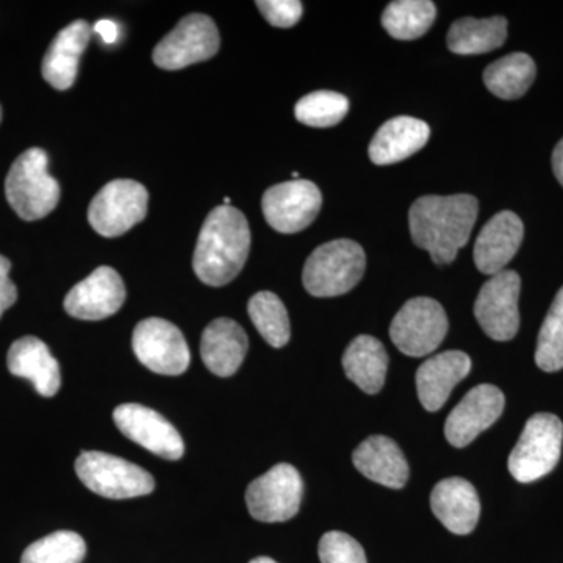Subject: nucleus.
Returning <instances> with one entry per match:
<instances>
[{
	"instance_id": "obj_24",
	"label": "nucleus",
	"mask_w": 563,
	"mask_h": 563,
	"mask_svg": "<svg viewBox=\"0 0 563 563\" xmlns=\"http://www.w3.org/2000/svg\"><path fill=\"white\" fill-rule=\"evenodd\" d=\"M431 129L417 118L398 117L385 122L369 144V158L376 165H393L412 157L428 143Z\"/></svg>"
},
{
	"instance_id": "obj_4",
	"label": "nucleus",
	"mask_w": 563,
	"mask_h": 563,
	"mask_svg": "<svg viewBox=\"0 0 563 563\" xmlns=\"http://www.w3.org/2000/svg\"><path fill=\"white\" fill-rule=\"evenodd\" d=\"M366 257L361 244L333 240L321 244L307 258L302 282L314 298H335L351 291L365 274Z\"/></svg>"
},
{
	"instance_id": "obj_17",
	"label": "nucleus",
	"mask_w": 563,
	"mask_h": 563,
	"mask_svg": "<svg viewBox=\"0 0 563 563\" xmlns=\"http://www.w3.org/2000/svg\"><path fill=\"white\" fill-rule=\"evenodd\" d=\"M523 236L525 225L518 214L509 210L495 214L484 225L474 244V263L477 269L487 276L504 272L507 263L520 250Z\"/></svg>"
},
{
	"instance_id": "obj_12",
	"label": "nucleus",
	"mask_w": 563,
	"mask_h": 563,
	"mask_svg": "<svg viewBox=\"0 0 563 563\" xmlns=\"http://www.w3.org/2000/svg\"><path fill=\"white\" fill-rule=\"evenodd\" d=\"M521 279L518 273L504 269L481 288L474 302V317L483 331L496 342H509L520 329Z\"/></svg>"
},
{
	"instance_id": "obj_26",
	"label": "nucleus",
	"mask_w": 563,
	"mask_h": 563,
	"mask_svg": "<svg viewBox=\"0 0 563 563\" xmlns=\"http://www.w3.org/2000/svg\"><path fill=\"white\" fill-rule=\"evenodd\" d=\"M507 38V20L503 16L488 20L463 18L455 21L448 32V49L457 55H481L498 49Z\"/></svg>"
},
{
	"instance_id": "obj_10",
	"label": "nucleus",
	"mask_w": 563,
	"mask_h": 563,
	"mask_svg": "<svg viewBox=\"0 0 563 563\" xmlns=\"http://www.w3.org/2000/svg\"><path fill=\"white\" fill-rule=\"evenodd\" d=\"M220 49V32L206 14H188L157 44L155 65L166 70H177L210 60Z\"/></svg>"
},
{
	"instance_id": "obj_29",
	"label": "nucleus",
	"mask_w": 563,
	"mask_h": 563,
	"mask_svg": "<svg viewBox=\"0 0 563 563\" xmlns=\"http://www.w3.org/2000/svg\"><path fill=\"white\" fill-rule=\"evenodd\" d=\"M247 313L269 346L282 347L290 342V318L279 296L272 291L257 292L247 303Z\"/></svg>"
},
{
	"instance_id": "obj_23",
	"label": "nucleus",
	"mask_w": 563,
	"mask_h": 563,
	"mask_svg": "<svg viewBox=\"0 0 563 563\" xmlns=\"http://www.w3.org/2000/svg\"><path fill=\"white\" fill-rule=\"evenodd\" d=\"M352 462L363 476L384 487L402 488L409 481V463L388 437L366 439L352 454Z\"/></svg>"
},
{
	"instance_id": "obj_19",
	"label": "nucleus",
	"mask_w": 563,
	"mask_h": 563,
	"mask_svg": "<svg viewBox=\"0 0 563 563\" xmlns=\"http://www.w3.org/2000/svg\"><path fill=\"white\" fill-rule=\"evenodd\" d=\"M431 507L444 528L455 536H468L479 521V496L476 488L462 477L440 481L433 487Z\"/></svg>"
},
{
	"instance_id": "obj_39",
	"label": "nucleus",
	"mask_w": 563,
	"mask_h": 563,
	"mask_svg": "<svg viewBox=\"0 0 563 563\" xmlns=\"http://www.w3.org/2000/svg\"><path fill=\"white\" fill-rule=\"evenodd\" d=\"M0 120H2V107H0Z\"/></svg>"
},
{
	"instance_id": "obj_28",
	"label": "nucleus",
	"mask_w": 563,
	"mask_h": 563,
	"mask_svg": "<svg viewBox=\"0 0 563 563\" xmlns=\"http://www.w3.org/2000/svg\"><path fill=\"white\" fill-rule=\"evenodd\" d=\"M435 16L431 0H396L385 9L383 25L393 38L417 40L432 27Z\"/></svg>"
},
{
	"instance_id": "obj_9",
	"label": "nucleus",
	"mask_w": 563,
	"mask_h": 563,
	"mask_svg": "<svg viewBox=\"0 0 563 563\" xmlns=\"http://www.w3.org/2000/svg\"><path fill=\"white\" fill-rule=\"evenodd\" d=\"M303 485L301 474L290 463H279L246 490L250 514L263 523H282L299 512Z\"/></svg>"
},
{
	"instance_id": "obj_27",
	"label": "nucleus",
	"mask_w": 563,
	"mask_h": 563,
	"mask_svg": "<svg viewBox=\"0 0 563 563\" xmlns=\"http://www.w3.org/2000/svg\"><path fill=\"white\" fill-rule=\"evenodd\" d=\"M537 76V66L528 54L506 55L492 63L484 73V84L496 98L514 101L531 88Z\"/></svg>"
},
{
	"instance_id": "obj_15",
	"label": "nucleus",
	"mask_w": 563,
	"mask_h": 563,
	"mask_svg": "<svg viewBox=\"0 0 563 563\" xmlns=\"http://www.w3.org/2000/svg\"><path fill=\"white\" fill-rule=\"evenodd\" d=\"M506 399L495 385L483 384L466 393L455 406L444 426L448 442L455 448H465L485 429L498 421L504 412Z\"/></svg>"
},
{
	"instance_id": "obj_16",
	"label": "nucleus",
	"mask_w": 563,
	"mask_h": 563,
	"mask_svg": "<svg viewBox=\"0 0 563 563\" xmlns=\"http://www.w3.org/2000/svg\"><path fill=\"white\" fill-rule=\"evenodd\" d=\"M125 287L120 274L110 266H99L66 295L65 310L77 320H106L121 309Z\"/></svg>"
},
{
	"instance_id": "obj_22",
	"label": "nucleus",
	"mask_w": 563,
	"mask_h": 563,
	"mask_svg": "<svg viewBox=\"0 0 563 563\" xmlns=\"http://www.w3.org/2000/svg\"><path fill=\"white\" fill-rule=\"evenodd\" d=\"M91 38L88 22L76 21L63 29L44 55L43 77L55 90H69L76 81L81 54Z\"/></svg>"
},
{
	"instance_id": "obj_5",
	"label": "nucleus",
	"mask_w": 563,
	"mask_h": 563,
	"mask_svg": "<svg viewBox=\"0 0 563 563\" xmlns=\"http://www.w3.org/2000/svg\"><path fill=\"white\" fill-rule=\"evenodd\" d=\"M563 424L553 413H537L526 422L509 457V472L518 483L529 484L555 468L562 454Z\"/></svg>"
},
{
	"instance_id": "obj_1",
	"label": "nucleus",
	"mask_w": 563,
	"mask_h": 563,
	"mask_svg": "<svg viewBox=\"0 0 563 563\" xmlns=\"http://www.w3.org/2000/svg\"><path fill=\"white\" fill-rule=\"evenodd\" d=\"M479 203L472 195L422 196L410 207V235L435 265H450L468 243Z\"/></svg>"
},
{
	"instance_id": "obj_6",
	"label": "nucleus",
	"mask_w": 563,
	"mask_h": 563,
	"mask_svg": "<svg viewBox=\"0 0 563 563\" xmlns=\"http://www.w3.org/2000/svg\"><path fill=\"white\" fill-rule=\"evenodd\" d=\"M76 473L85 487L109 499L150 495L155 481L146 470L101 451H84L77 457Z\"/></svg>"
},
{
	"instance_id": "obj_37",
	"label": "nucleus",
	"mask_w": 563,
	"mask_h": 563,
	"mask_svg": "<svg viewBox=\"0 0 563 563\" xmlns=\"http://www.w3.org/2000/svg\"><path fill=\"white\" fill-rule=\"evenodd\" d=\"M553 172L563 187V139L559 141L553 152Z\"/></svg>"
},
{
	"instance_id": "obj_20",
	"label": "nucleus",
	"mask_w": 563,
	"mask_h": 563,
	"mask_svg": "<svg viewBox=\"0 0 563 563\" xmlns=\"http://www.w3.org/2000/svg\"><path fill=\"white\" fill-rule=\"evenodd\" d=\"M7 365L13 376L31 380L44 398H52L62 385L60 365L46 343L36 336H22L11 344Z\"/></svg>"
},
{
	"instance_id": "obj_14",
	"label": "nucleus",
	"mask_w": 563,
	"mask_h": 563,
	"mask_svg": "<svg viewBox=\"0 0 563 563\" xmlns=\"http://www.w3.org/2000/svg\"><path fill=\"white\" fill-rule=\"evenodd\" d=\"M113 420L128 439L146 448L152 454L168 461H179L184 455L185 444L180 433L172 422L150 407L122 404L114 409Z\"/></svg>"
},
{
	"instance_id": "obj_30",
	"label": "nucleus",
	"mask_w": 563,
	"mask_h": 563,
	"mask_svg": "<svg viewBox=\"0 0 563 563\" xmlns=\"http://www.w3.org/2000/svg\"><path fill=\"white\" fill-rule=\"evenodd\" d=\"M87 543L79 533L58 531L32 543L22 554L21 563H81Z\"/></svg>"
},
{
	"instance_id": "obj_18",
	"label": "nucleus",
	"mask_w": 563,
	"mask_h": 563,
	"mask_svg": "<svg viewBox=\"0 0 563 563\" xmlns=\"http://www.w3.org/2000/svg\"><path fill=\"white\" fill-rule=\"evenodd\" d=\"M472 372V358L462 351H446L428 358L417 372L418 398L429 412L442 409L455 385Z\"/></svg>"
},
{
	"instance_id": "obj_35",
	"label": "nucleus",
	"mask_w": 563,
	"mask_h": 563,
	"mask_svg": "<svg viewBox=\"0 0 563 563\" xmlns=\"http://www.w3.org/2000/svg\"><path fill=\"white\" fill-rule=\"evenodd\" d=\"M11 263L0 255V318L18 299L16 285L10 279Z\"/></svg>"
},
{
	"instance_id": "obj_31",
	"label": "nucleus",
	"mask_w": 563,
	"mask_h": 563,
	"mask_svg": "<svg viewBox=\"0 0 563 563\" xmlns=\"http://www.w3.org/2000/svg\"><path fill=\"white\" fill-rule=\"evenodd\" d=\"M536 363L547 373L561 372L563 368V287L555 296L540 329Z\"/></svg>"
},
{
	"instance_id": "obj_36",
	"label": "nucleus",
	"mask_w": 563,
	"mask_h": 563,
	"mask_svg": "<svg viewBox=\"0 0 563 563\" xmlns=\"http://www.w3.org/2000/svg\"><path fill=\"white\" fill-rule=\"evenodd\" d=\"M95 32L101 35L103 43L113 44L114 41L118 40V25L114 22L109 20L99 21L98 24L95 25Z\"/></svg>"
},
{
	"instance_id": "obj_38",
	"label": "nucleus",
	"mask_w": 563,
	"mask_h": 563,
	"mask_svg": "<svg viewBox=\"0 0 563 563\" xmlns=\"http://www.w3.org/2000/svg\"><path fill=\"white\" fill-rule=\"evenodd\" d=\"M250 563H277V562L273 561V559H269V558H257V559H254V561H251Z\"/></svg>"
},
{
	"instance_id": "obj_25",
	"label": "nucleus",
	"mask_w": 563,
	"mask_h": 563,
	"mask_svg": "<svg viewBox=\"0 0 563 563\" xmlns=\"http://www.w3.org/2000/svg\"><path fill=\"white\" fill-rule=\"evenodd\" d=\"M343 368L347 379L368 395L383 390L388 369V355L384 344L372 335L352 340L343 354Z\"/></svg>"
},
{
	"instance_id": "obj_32",
	"label": "nucleus",
	"mask_w": 563,
	"mask_h": 563,
	"mask_svg": "<svg viewBox=\"0 0 563 563\" xmlns=\"http://www.w3.org/2000/svg\"><path fill=\"white\" fill-rule=\"evenodd\" d=\"M350 111V101L335 91H314L296 103V120L310 128H332Z\"/></svg>"
},
{
	"instance_id": "obj_8",
	"label": "nucleus",
	"mask_w": 563,
	"mask_h": 563,
	"mask_svg": "<svg viewBox=\"0 0 563 563\" xmlns=\"http://www.w3.org/2000/svg\"><path fill=\"white\" fill-rule=\"evenodd\" d=\"M448 328L446 312L435 299H410L391 322V342L409 357H426L442 344Z\"/></svg>"
},
{
	"instance_id": "obj_13",
	"label": "nucleus",
	"mask_w": 563,
	"mask_h": 563,
	"mask_svg": "<svg viewBox=\"0 0 563 563\" xmlns=\"http://www.w3.org/2000/svg\"><path fill=\"white\" fill-rule=\"evenodd\" d=\"M320 188L310 180H290L274 185L262 199L265 220L280 233H296L309 228L320 213Z\"/></svg>"
},
{
	"instance_id": "obj_21",
	"label": "nucleus",
	"mask_w": 563,
	"mask_h": 563,
	"mask_svg": "<svg viewBox=\"0 0 563 563\" xmlns=\"http://www.w3.org/2000/svg\"><path fill=\"white\" fill-rule=\"evenodd\" d=\"M250 350V340L239 322L218 318L207 325L201 339V355L209 372L220 377H231Z\"/></svg>"
},
{
	"instance_id": "obj_7",
	"label": "nucleus",
	"mask_w": 563,
	"mask_h": 563,
	"mask_svg": "<svg viewBox=\"0 0 563 563\" xmlns=\"http://www.w3.org/2000/svg\"><path fill=\"white\" fill-rule=\"evenodd\" d=\"M147 203L150 195L139 181L113 180L92 199L88 221L99 235L114 239L146 218Z\"/></svg>"
},
{
	"instance_id": "obj_34",
	"label": "nucleus",
	"mask_w": 563,
	"mask_h": 563,
	"mask_svg": "<svg viewBox=\"0 0 563 563\" xmlns=\"http://www.w3.org/2000/svg\"><path fill=\"white\" fill-rule=\"evenodd\" d=\"M255 5L274 27H292L302 16V3L298 0H258Z\"/></svg>"
},
{
	"instance_id": "obj_33",
	"label": "nucleus",
	"mask_w": 563,
	"mask_h": 563,
	"mask_svg": "<svg viewBox=\"0 0 563 563\" xmlns=\"http://www.w3.org/2000/svg\"><path fill=\"white\" fill-rule=\"evenodd\" d=\"M318 554L321 563H366L361 543L347 533L339 531L328 532L321 537Z\"/></svg>"
},
{
	"instance_id": "obj_2",
	"label": "nucleus",
	"mask_w": 563,
	"mask_h": 563,
	"mask_svg": "<svg viewBox=\"0 0 563 563\" xmlns=\"http://www.w3.org/2000/svg\"><path fill=\"white\" fill-rule=\"evenodd\" d=\"M251 250L246 217L232 206L210 211L199 233L192 268L210 287H222L242 273Z\"/></svg>"
},
{
	"instance_id": "obj_3",
	"label": "nucleus",
	"mask_w": 563,
	"mask_h": 563,
	"mask_svg": "<svg viewBox=\"0 0 563 563\" xmlns=\"http://www.w3.org/2000/svg\"><path fill=\"white\" fill-rule=\"evenodd\" d=\"M47 166L49 157L40 147L22 152L11 165L5 180L7 201L21 220H41L60 201V185Z\"/></svg>"
},
{
	"instance_id": "obj_11",
	"label": "nucleus",
	"mask_w": 563,
	"mask_h": 563,
	"mask_svg": "<svg viewBox=\"0 0 563 563\" xmlns=\"http://www.w3.org/2000/svg\"><path fill=\"white\" fill-rule=\"evenodd\" d=\"M136 358L151 372L179 376L190 366L191 354L184 333L173 322L147 318L136 324L132 339Z\"/></svg>"
}]
</instances>
